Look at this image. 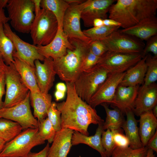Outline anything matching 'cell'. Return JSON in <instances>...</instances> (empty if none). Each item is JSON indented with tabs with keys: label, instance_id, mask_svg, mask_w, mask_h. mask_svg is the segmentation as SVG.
<instances>
[{
	"label": "cell",
	"instance_id": "obj_1",
	"mask_svg": "<svg viewBox=\"0 0 157 157\" xmlns=\"http://www.w3.org/2000/svg\"><path fill=\"white\" fill-rule=\"evenodd\" d=\"M67 97L65 101L57 103L61 113V128H67L89 136L88 129L92 124L104 122L95 109L83 100L75 90L74 83L66 82Z\"/></svg>",
	"mask_w": 157,
	"mask_h": 157
},
{
	"label": "cell",
	"instance_id": "obj_2",
	"mask_svg": "<svg viewBox=\"0 0 157 157\" xmlns=\"http://www.w3.org/2000/svg\"><path fill=\"white\" fill-rule=\"evenodd\" d=\"M157 9V0H117L110 7L108 17L119 22L123 29L126 28L156 15Z\"/></svg>",
	"mask_w": 157,
	"mask_h": 157
},
{
	"label": "cell",
	"instance_id": "obj_3",
	"mask_svg": "<svg viewBox=\"0 0 157 157\" xmlns=\"http://www.w3.org/2000/svg\"><path fill=\"white\" fill-rule=\"evenodd\" d=\"M68 39L74 49H67L66 55L53 60V66L56 74L61 80L66 83H74L83 71V63L90 50L92 41L87 42L75 38Z\"/></svg>",
	"mask_w": 157,
	"mask_h": 157
},
{
	"label": "cell",
	"instance_id": "obj_4",
	"mask_svg": "<svg viewBox=\"0 0 157 157\" xmlns=\"http://www.w3.org/2000/svg\"><path fill=\"white\" fill-rule=\"evenodd\" d=\"M38 134V128L24 130L6 142L0 157H26L34 147L45 143Z\"/></svg>",
	"mask_w": 157,
	"mask_h": 157
},
{
	"label": "cell",
	"instance_id": "obj_5",
	"mask_svg": "<svg viewBox=\"0 0 157 157\" xmlns=\"http://www.w3.org/2000/svg\"><path fill=\"white\" fill-rule=\"evenodd\" d=\"M6 8L15 30L19 33H29L35 17L32 0H8Z\"/></svg>",
	"mask_w": 157,
	"mask_h": 157
},
{
	"label": "cell",
	"instance_id": "obj_6",
	"mask_svg": "<svg viewBox=\"0 0 157 157\" xmlns=\"http://www.w3.org/2000/svg\"><path fill=\"white\" fill-rule=\"evenodd\" d=\"M58 28L57 20L53 13L42 8L39 15L35 16L30 32L33 44H48L55 37Z\"/></svg>",
	"mask_w": 157,
	"mask_h": 157
},
{
	"label": "cell",
	"instance_id": "obj_7",
	"mask_svg": "<svg viewBox=\"0 0 157 157\" xmlns=\"http://www.w3.org/2000/svg\"><path fill=\"white\" fill-rule=\"evenodd\" d=\"M109 74L106 68L97 65L83 70L74 82L76 93L88 104L92 96Z\"/></svg>",
	"mask_w": 157,
	"mask_h": 157
},
{
	"label": "cell",
	"instance_id": "obj_8",
	"mask_svg": "<svg viewBox=\"0 0 157 157\" xmlns=\"http://www.w3.org/2000/svg\"><path fill=\"white\" fill-rule=\"evenodd\" d=\"M4 74L6 90L2 108H9L23 101L30 91L24 83L13 64L7 66Z\"/></svg>",
	"mask_w": 157,
	"mask_h": 157
},
{
	"label": "cell",
	"instance_id": "obj_9",
	"mask_svg": "<svg viewBox=\"0 0 157 157\" xmlns=\"http://www.w3.org/2000/svg\"><path fill=\"white\" fill-rule=\"evenodd\" d=\"M30 91L25 98L15 106L0 109V117L18 123L23 129L38 128L39 122L33 115L30 106Z\"/></svg>",
	"mask_w": 157,
	"mask_h": 157
},
{
	"label": "cell",
	"instance_id": "obj_10",
	"mask_svg": "<svg viewBox=\"0 0 157 157\" xmlns=\"http://www.w3.org/2000/svg\"><path fill=\"white\" fill-rule=\"evenodd\" d=\"M142 58L141 53H131L108 51L100 58L97 65L104 67L110 74L123 73Z\"/></svg>",
	"mask_w": 157,
	"mask_h": 157
},
{
	"label": "cell",
	"instance_id": "obj_11",
	"mask_svg": "<svg viewBox=\"0 0 157 157\" xmlns=\"http://www.w3.org/2000/svg\"><path fill=\"white\" fill-rule=\"evenodd\" d=\"M90 1L69 4L64 15L62 26L63 32L68 38H76L87 42L92 41L83 34L80 23L81 12Z\"/></svg>",
	"mask_w": 157,
	"mask_h": 157
},
{
	"label": "cell",
	"instance_id": "obj_12",
	"mask_svg": "<svg viewBox=\"0 0 157 157\" xmlns=\"http://www.w3.org/2000/svg\"><path fill=\"white\" fill-rule=\"evenodd\" d=\"M100 40L108 51L123 53H141L145 45L142 40L122 33L119 29Z\"/></svg>",
	"mask_w": 157,
	"mask_h": 157
},
{
	"label": "cell",
	"instance_id": "obj_13",
	"mask_svg": "<svg viewBox=\"0 0 157 157\" xmlns=\"http://www.w3.org/2000/svg\"><path fill=\"white\" fill-rule=\"evenodd\" d=\"M5 33L13 43L15 51L13 56L23 60L32 67H35V61H43L44 58L39 52L37 46L31 44L22 40L11 28L9 24H3Z\"/></svg>",
	"mask_w": 157,
	"mask_h": 157
},
{
	"label": "cell",
	"instance_id": "obj_14",
	"mask_svg": "<svg viewBox=\"0 0 157 157\" xmlns=\"http://www.w3.org/2000/svg\"><path fill=\"white\" fill-rule=\"evenodd\" d=\"M125 72L110 74L92 96L88 104L94 109L103 103L110 104Z\"/></svg>",
	"mask_w": 157,
	"mask_h": 157
},
{
	"label": "cell",
	"instance_id": "obj_15",
	"mask_svg": "<svg viewBox=\"0 0 157 157\" xmlns=\"http://www.w3.org/2000/svg\"><path fill=\"white\" fill-rule=\"evenodd\" d=\"M39 53L44 58L53 60L60 58L67 54V49L73 50L74 47L70 42L63 29L58 28L53 39L45 46H37Z\"/></svg>",
	"mask_w": 157,
	"mask_h": 157
},
{
	"label": "cell",
	"instance_id": "obj_16",
	"mask_svg": "<svg viewBox=\"0 0 157 157\" xmlns=\"http://www.w3.org/2000/svg\"><path fill=\"white\" fill-rule=\"evenodd\" d=\"M43 61L42 63L38 60L35 61V73L40 92L48 94L53 85L56 73L51 58H45Z\"/></svg>",
	"mask_w": 157,
	"mask_h": 157
},
{
	"label": "cell",
	"instance_id": "obj_17",
	"mask_svg": "<svg viewBox=\"0 0 157 157\" xmlns=\"http://www.w3.org/2000/svg\"><path fill=\"white\" fill-rule=\"evenodd\" d=\"M116 1L90 0L81 13V19L84 26L87 27L93 26V21L96 18L107 19L109 8Z\"/></svg>",
	"mask_w": 157,
	"mask_h": 157
},
{
	"label": "cell",
	"instance_id": "obj_18",
	"mask_svg": "<svg viewBox=\"0 0 157 157\" xmlns=\"http://www.w3.org/2000/svg\"><path fill=\"white\" fill-rule=\"evenodd\" d=\"M157 104V85L155 83L147 86L140 87L133 111L139 116L151 111Z\"/></svg>",
	"mask_w": 157,
	"mask_h": 157
},
{
	"label": "cell",
	"instance_id": "obj_19",
	"mask_svg": "<svg viewBox=\"0 0 157 157\" xmlns=\"http://www.w3.org/2000/svg\"><path fill=\"white\" fill-rule=\"evenodd\" d=\"M139 88V85L125 86L119 85L110 104L123 113L129 110L133 111Z\"/></svg>",
	"mask_w": 157,
	"mask_h": 157
},
{
	"label": "cell",
	"instance_id": "obj_20",
	"mask_svg": "<svg viewBox=\"0 0 157 157\" xmlns=\"http://www.w3.org/2000/svg\"><path fill=\"white\" fill-rule=\"evenodd\" d=\"M119 30L141 40L147 41L157 35V18L156 15L151 16L144 19L133 26Z\"/></svg>",
	"mask_w": 157,
	"mask_h": 157
},
{
	"label": "cell",
	"instance_id": "obj_21",
	"mask_svg": "<svg viewBox=\"0 0 157 157\" xmlns=\"http://www.w3.org/2000/svg\"><path fill=\"white\" fill-rule=\"evenodd\" d=\"M73 130L63 128L56 132L47 157H67L72 146Z\"/></svg>",
	"mask_w": 157,
	"mask_h": 157
},
{
	"label": "cell",
	"instance_id": "obj_22",
	"mask_svg": "<svg viewBox=\"0 0 157 157\" xmlns=\"http://www.w3.org/2000/svg\"><path fill=\"white\" fill-rule=\"evenodd\" d=\"M104 122L98 124L95 133L92 136L86 135L77 131H74L71 139L72 146L80 144H86L98 151L101 157H107L101 141L102 133L104 130L103 128Z\"/></svg>",
	"mask_w": 157,
	"mask_h": 157
},
{
	"label": "cell",
	"instance_id": "obj_23",
	"mask_svg": "<svg viewBox=\"0 0 157 157\" xmlns=\"http://www.w3.org/2000/svg\"><path fill=\"white\" fill-rule=\"evenodd\" d=\"M13 64L21 78L31 92L40 91L38 86L35 73V67H33L19 58L13 56Z\"/></svg>",
	"mask_w": 157,
	"mask_h": 157
},
{
	"label": "cell",
	"instance_id": "obj_24",
	"mask_svg": "<svg viewBox=\"0 0 157 157\" xmlns=\"http://www.w3.org/2000/svg\"><path fill=\"white\" fill-rule=\"evenodd\" d=\"M147 55L126 72L119 85L135 86L143 83L147 68L145 62Z\"/></svg>",
	"mask_w": 157,
	"mask_h": 157
},
{
	"label": "cell",
	"instance_id": "obj_25",
	"mask_svg": "<svg viewBox=\"0 0 157 157\" xmlns=\"http://www.w3.org/2000/svg\"><path fill=\"white\" fill-rule=\"evenodd\" d=\"M30 101L33 109L34 116L39 122L46 118L47 111L52 103V96L40 91L31 92Z\"/></svg>",
	"mask_w": 157,
	"mask_h": 157
},
{
	"label": "cell",
	"instance_id": "obj_26",
	"mask_svg": "<svg viewBox=\"0 0 157 157\" xmlns=\"http://www.w3.org/2000/svg\"><path fill=\"white\" fill-rule=\"evenodd\" d=\"M126 119L122 128L129 140V146L132 149H137L143 147L140 137L137 120L132 110L127 111L125 113Z\"/></svg>",
	"mask_w": 157,
	"mask_h": 157
},
{
	"label": "cell",
	"instance_id": "obj_27",
	"mask_svg": "<svg viewBox=\"0 0 157 157\" xmlns=\"http://www.w3.org/2000/svg\"><path fill=\"white\" fill-rule=\"evenodd\" d=\"M139 116V134L141 142L145 147L157 130V119L153 115L152 110Z\"/></svg>",
	"mask_w": 157,
	"mask_h": 157
},
{
	"label": "cell",
	"instance_id": "obj_28",
	"mask_svg": "<svg viewBox=\"0 0 157 157\" xmlns=\"http://www.w3.org/2000/svg\"><path fill=\"white\" fill-rule=\"evenodd\" d=\"M101 105L104 107L106 115L105 121L103 125L104 130L109 129L114 131L121 129L125 121L124 113L117 108L113 107V109H110L106 103Z\"/></svg>",
	"mask_w": 157,
	"mask_h": 157
},
{
	"label": "cell",
	"instance_id": "obj_29",
	"mask_svg": "<svg viewBox=\"0 0 157 157\" xmlns=\"http://www.w3.org/2000/svg\"><path fill=\"white\" fill-rule=\"evenodd\" d=\"M69 5L65 0H41L40 3L42 8L50 11L54 15L58 28L61 29H63L64 15Z\"/></svg>",
	"mask_w": 157,
	"mask_h": 157
},
{
	"label": "cell",
	"instance_id": "obj_30",
	"mask_svg": "<svg viewBox=\"0 0 157 157\" xmlns=\"http://www.w3.org/2000/svg\"><path fill=\"white\" fill-rule=\"evenodd\" d=\"M3 24L0 22V53L6 65H10L13 64V54L15 49L13 43L5 33Z\"/></svg>",
	"mask_w": 157,
	"mask_h": 157
},
{
	"label": "cell",
	"instance_id": "obj_31",
	"mask_svg": "<svg viewBox=\"0 0 157 157\" xmlns=\"http://www.w3.org/2000/svg\"><path fill=\"white\" fill-rule=\"evenodd\" d=\"M23 129L18 123L0 118V138L6 143L11 141L22 132Z\"/></svg>",
	"mask_w": 157,
	"mask_h": 157
},
{
	"label": "cell",
	"instance_id": "obj_32",
	"mask_svg": "<svg viewBox=\"0 0 157 157\" xmlns=\"http://www.w3.org/2000/svg\"><path fill=\"white\" fill-rule=\"evenodd\" d=\"M120 27L103 25L99 27H93L82 31L83 34L92 41L100 40L118 30Z\"/></svg>",
	"mask_w": 157,
	"mask_h": 157
},
{
	"label": "cell",
	"instance_id": "obj_33",
	"mask_svg": "<svg viewBox=\"0 0 157 157\" xmlns=\"http://www.w3.org/2000/svg\"><path fill=\"white\" fill-rule=\"evenodd\" d=\"M145 62L147 68L142 86H147L155 83L157 80V57L149 53Z\"/></svg>",
	"mask_w": 157,
	"mask_h": 157
},
{
	"label": "cell",
	"instance_id": "obj_34",
	"mask_svg": "<svg viewBox=\"0 0 157 157\" xmlns=\"http://www.w3.org/2000/svg\"><path fill=\"white\" fill-rule=\"evenodd\" d=\"M148 149L146 147L132 149L129 146L125 147H116L113 151L111 157H146Z\"/></svg>",
	"mask_w": 157,
	"mask_h": 157
},
{
	"label": "cell",
	"instance_id": "obj_35",
	"mask_svg": "<svg viewBox=\"0 0 157 157\" xmlns=\"http://www.w3.org/2000/svg\"><path fill=\"white\" fill-rule=\"evenodd\" d=\"M56 132L47 117L39 122V135L44 140H47L49 143L53 142Z\"/></svg>",
	"mask_w": 157,
	"mask_h": 157
},
{
	"label": "cell",
	"instance_id": "obj_36",
	"mask_svg": "<svg viewBox=\"0 0 157 157\" xmlns=\"http://www.w3.org/2000/svg\"><path fill=\"white\" fill-rule=\"evenodd\" d=\"M47 116L56 132L62 129L61 113L57 109L55 102H52L47 111Z\"/></svg>",
	"mask_w": 157,
	"mask_h": 157
},
{
	"label": "cell",
	"instance_id": "obj_37",
	"mask_svg": "<svg viewBox=\"0 0 157 157\" xmlns=\"http://www.w3.org/2000/svg\"><path fill=\"white\" fill-rule=\"evenodd\" d=\"M102 144L107 157L111 156L116 147L113 138V132L109 129L103 131L101 136Z\"/></svg>",
	"mask_w": 157,
	"mask_h": 157
},
{
	"label": "cell",
	"instance_id": "obj_38",
	"mask_svg": "<svg viewBox=\"0 0 157 157\" xmlns=\"http://www.w3.org/2000/svg\"><path fill=\"white\" fill-rule=\"evenodd\" d=\"M146 41V44L141 52L142 58L149 53L157 57V35L151 37Z\"/></svg>",
	"mask_w": 157,
	"mask_h": 157
},
{
	"label": "cell",
	"instance_id": "obj_39",
	"mask_svg": "<svg viewBox=\"0 0 157 157\" xmlns=\"http://www.w3.org/2000/svg\"><path fill=\"white\" fill-rule=\"evenodd\" d=\"M122 130L121 129L113 131V140L116 147H125L129 146V140L123 134Z\"/></svg>",
	"mask_w": 157,
	"mask_h": 157
},
{
	"label": "cell",
	"instance_id": "obj_40",
	"mask_svg": "<svg viewBox=\"0 0 157 157\" xmlns=\"http://www.w3.org/2000/svg\"><path fill=\"white\" fill-rule=\"evenodd\" d=\"M90 50L94 54L99 57L108 51L107 47L101 40L92 41L90 43Z\"/></svg>",
	"mask_w": 157,
	"mask_h": 157
},
{
	"label": "cell",
	"instance_id": "obj_41",
	"mask_svg": "<svg viewBox=\"0 0 157 157\" xmlns=\"http://www.w3.org/2000/svg\"><path fill=\"white\" fill-rule=\"evenodd\" d=\"M100 58L95 55L90 50L84 60L83 71L89 69L96 65Z\"/></svg>",
	"mask_w": 157,
	"mask_h": 157
},
{
	"label": "cell",
	"instance_id": "obj_42",
	"mask_svg": "<svg viewBox=\"0 0 157 157\" xmlns=\"http://www.w3.org/2000/svg\"><path fill=\"white\" fill-rule=\"evenodd\" d=\"M6 85L4 73L0 74V109L3 106V102L2 98L5 94V86Z\"/></svg>",
	"mask_w": 157,
	"mask_h": 157
},
{
	"label": "cell",
	"instance_id": "obj_43",
	"mask_svg": "<svg viewBox=\"0 0 157 157\" xmlns=\"http://www.w3.org/2000/svg\"><path fill=\"white\" fill-rule=\"evenodd\" d=\"M49 147L48 142L44 148L39 152L32 153L31 152L26 157H47Z\"/></svg>",
	"mask_w": 157,
	"mask_h": 157
},
{
	"label": "cell",
	"instance_id": "obj_44",
	"mask_svg": "<svg viewBox=\"0 0 157 157\" xmlns=\"http://www.w3.org/2000/svg\"><path fill=\"white\" fill-rule=\"evenodd\" d=\"M146 146L152 149L156 153L157 152V130L154 135L148 141Z\"/></svg>",
	"mask_w": 157,
	"mask_h": 157
},
{
	"label": "cell",
	"instance_id": "obj_45",
	"mask_svg": "<svg viewBox=\"0 0 157 157\" xmlns=\"http://www.w3.org/2000/svg\"><path fill=\"white\" fill-rule=\"evenodd\" d=\"M104 25L110 26H121L120 24L116 20L111 19H103Z\"/></svg>",
	"mask_w": 157,
	"mask_h": 157
},
{
	"label": "cell",
	"instance_id": "obj_46",
	"mask_svg": "<svg viewBox=\"0 0 157 157\" xmlns=\"http://www.w3.org/2000/svg\"><path fill=\"white\" fill-rule=\"evenodd\" d=\"M34 5V11L35 16L38 15L41 10L40 3L41 0H32Z\"/></svg>",
	"mask_w": 157,
	"mask_h": 157
},
{
	"label": "cell",
	"instance_id": "obj_47",
	"mask_svg": "<svg viewBox=\"0 0 157 157\" xmlns=\"http://www.w3.org/2000/svg\"><path fill=\"white\" fill-rule=\"evenodd\" d=\"M9 20V18L5 14L4 9L0 10V22L4 24L7 23Z\"/></svg>",
	"mask_w": 157,
	"mask_h": 157
},
{
	"label": "cell",
	"instance_id": "obj_48",
	"mask_svg": "<svg viewBox=\"0 0 157 157\" xmlns=\"http://www.w3.org/2000/svg\"><path fill=\"white\" fill-rule=\"evenodd\" d=\"M7 66L4 62L2 57L0 53V74L5 72Z\"/></svg>",
	"mask_w": 157,
	"mask_h": 157
},
{
	"label": "cell",
	"instance_id": "obj_49",
	"mask_svg": "<svg viewBox=\"0 0 157 157\" xmlns=\"http://www.w3.org/2000/svg\"><path fill=\"white\" fill-rule=\"evenodd\" d=\"M65 92L56 90L55 93L56 100L58 101L63 99L65 97Z\"/></svg>",
	"mask_w": 157,
	"mask_h": 157
},
{
	"label": "cell",
	"instance_id": "obj_50",
	"mask_svg": "<svg viewBox=\"0 0 157 157\" xmlns=\"http://www.w3.org/2000/svg\"><path fill=\"white\" fill-rule=\"evenodd\" d=\"M56 88L57 90L63 92L65 93L67 90L66 85L64 83L61 82L59 83L56 84Z\"/></svg>",
	"mask_w": 157,
	"mask_h": 157
},
{
	"label": "cell",
	"instance_id": "obj_51",
	"mask_svg": "<svg viewBox=\"0 0 157 157\" xmlns=\"http://www.w3.org/2000/svg\"><path fill=\"white\" fill-rule=\"evenodd\" d=\"M103 25V19L101 18H96L93 21V26L94 27H99Z\"/></svg>",
	"mask_w": 157,
	"mask_h": 157
},
{
	"label": "cell",
	"instance_id": "obj_52",
	"mask_svg": "<svg viewBox=\"0 0 157 157\" xmlns=\"http://www.w3.org/2000/svg\"><path fill=\"white\" fill-rule=\"evenodd\" d=\"M8 0H0V10L6 7Z\"/></svg>",
	"mask_w": 157,
	"mask_h": 157
},
{
	"label": "cell",
	"instance_id": "obj_53",
	"mask_svg": "<svg viewBox=\"0 0 157 157\" xmlns=\"http://www.w3.org/2000/svg\"><path fill=\"white\" fill-rule=\"evenodd\" d=\"M69 4L72 3H82L84 2L85 0H65Z\"/></svg>",
	"mask_w": 157,
	"mask_h": 157
},
{
	"label": "cell",
	"instance_id": "obj_54",
	"mask_svg": "<svg viewBox=\"0 0 157 157\" xmlns=\"http://www.w3.org/2000/svg\"><path fill=\"white\" fill-rule=\"evenodd\" d=\"M146 157H155L154 151L151 149H148Z\"/></svg>",
	"mask_w": 157,
	"mask_h": 157
},
{
	"label": "cell",
	"instance_id": "obj_55",
	"mask_svg": "<svg viewBox=\"0 0 157 157\" xmlns=\"http://www.w3.org/2000/svg\"><path fill=\"white\" fill-rule=\"evenodd\" d=\"M6 142L2 139L0 138V153L1 152Z\"/></svg>",
	"mask_w": 157,
	"mask_h": 157
},
{
	"label": "cell",
	"instance_id": "obj_56",
	"mask_svg": "<svg viewBox=\"0 0 157 157\" xmlns=\"http://www.w3.org/2000/svg\"><path fill=\"white\" fill-rule=\"evenodd\" d=\"M153 115L156 118L157 117V104L152 109Z\"/></svg>",
	"mask_w": 157,
	"mask_h": 157
},
{
	"label": "cell",
	"instance_id": "obj_57",
	"mask_svg": "<svg viewBox=\"0 0 157 157\" xmlns=\"http://www.w3.org/2000/svg\"><path fill=\"white\" fill-rule=\"evenodd\" d=\"M1 118L0 117V118Z\"/></svg>",
	"mask_w": 157,
	"mask_h": 157
}]
</instances>
